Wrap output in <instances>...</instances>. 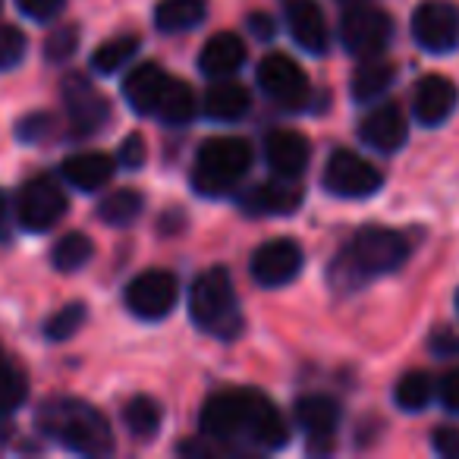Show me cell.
<instances>
[{
  "label": "cell",
  "instance_id": "13",
  "mask_svg": "<svg viewBox=\"0 0 459 459\" xmlns=\"http://www.w3.org/2000/svg\"><path fill=\"white\" fill-rule=\"evenodd\" d=\"M64 98L66 110H70V123L79 135H91L98 126H104V120L110 117V104L101 91H95V85L82 76H70L64 82Z\"/></svg>",
  "mask_w": 459,
  "mask_h": 459
},
{
  "label": "cell",
  "instance_id": "5",
  "mask_svg": "<svg viewBox=\"0 0 459 459\" xmlns=\"http://www.w3.org/2000/svg\"><path fill=\"white\" fill-rule=\"evenodd\" d=\"M409 258V243L400 230L362 227L352 237L343 262L359 274H390Z\"/></svg>",
  "mask_w": 459,
  "mask_h": 459
},
{
  "label": "cell",
  "instance_id": "17",
  "mask_svg": "<svg viewBox=\"0 0 459 459\" xmlns=\"http://www.w3.org/2000/svg\"><path fill=\"white\" fill-rule=\"evenodd\" d=\"M283 7H287V26L293 41L306 54L321 57L327 51V22L318 4L315 0H287Z\"/></svg>",
  "mask_w": 459,
  "mask_h": 459
},
{
  "label": "cell",
  "instance_id": "1",
  "mask_svg": "<svg viewBox=\"0 0 459 459\" xmlns=\"http://www.w3.org/2000/svg\"><path fill=\"white\" fill-rule=\"evenodd\" d=\"M198 425L214 440L249 437L252 444L264 446V450H281L290 440V428L281 409L264 394L249 387H230L211 394L202 406Z\"/></svg>",
  "mask_w": 459,
  "mask_h": 459
},
{
  "label": "cell",
  "instance_id": "9",
  "mask_svg": "<svg viewBox=\"0 0 459 459\" xmlns=\"http://www.w3.org/2000/svg\"><path fill=\"white\" fill-rule=\"evenodd\" d=\"M381 170L346 148L333 152L325 167V189L340 198H368L381 189Z\"/></svg>",
  "mask_w": 459,
  "mask_h": 459
},
{
  "label": "cell",
  "instance_id": "2",
  "mask_svg": "<svg viewBox=\"0 0 459 459\" xmlns=\"http://www.w3.org/2000/svg\"><path fill=\"white\" fill-rule=\"evenodd\" d=\"M39 425L45 434L57 437L66 450L82 453V456H104L114 450V434L110 425L95 406L79 400H54L41 409Z\"/></svg>",
  "mask_w": 459,
  "mask_h": 459
},
{
  "label": "cell",
  "instance_id": "11",
  "mask_svg": "<svg viewBox=\"0 0 459 459\" xmlns=\"http://www.w3.org/2000/svg\"><path fill=\"white\" fill-rule=\"evenodd\" d=\"M126 306L135 318H164L177 306V277L170 271H145L126 287Z\"/></svg>",
  "mask_w": 459,
  "mask_h": 459
},
{
  "label": "cell",
  "instance_id": "26",
  "mask_svg": "<svg viewBox=\"0 0 459 459\" xmlns=\"http://www.w3.org/2000/svg\"><path fill=\"white\" fill-rule=\"evenodd\" d=\"M123 425L135 440H152L160 431V406L152 396H133L123 406Z\"/></svg>",
  "mask_w": 459,
  "mask_h": 459
},
{
  "label": "cell",
  "instance_id": "29",
  "mask_svg": "<svg viewBox=\"0 0 459 459\" xmlns=\"http://www.w3.org/2000/svg\"><path fill=\"white\" fill-rule=\"evenodd\" d=\"M158 117L164 123H189L192 117H195V95H192V89L183 79H177V76L170 79L164 98H160Z\"/></svg>",
  "mask_w": 459,
  "mask_h": 459
},
{
  "label": "cell",
  "instance_id": "39",
  "mask_svg": "<svg viewBox=\"0 0 459 459\" xmlns=\"http://www.w3.org/2000/svg\"><path fill=\"white\" fill-rule=\"evenodd\" d=\"M120 164H126V167H142L145 164V139L142 135H129L126 142L120 145Z\"/></svg>",
  "mask_w": 459,
  "mask_h": 459
},
{
  "label": "cell",
  "instance_id": "16",
  "mask_svg": "<svg viewBox=\"0 0 459 459\" xmlns=\"http://www.w3.org/2000/svg\"><path fill=\"white\" fill-rule=\"evenodd\" d=\"M308 148L306 135L296 133V129H271L268 139H264V160L277 177H302V170L308 167Z\"/></svg>",
  "mask_w": 459,
  "mask_h": 459
},
{
  "label": "cell",
  "instance_id": "7",
  "mask_svg": "<svg viewBox=\"0 0 459 459\" xmlns=\"http://www.w3.org/2000/svg\"><path fill=\"white\" fill-rule=\"evenodd\" d=\"M394 20L381 7H350L340 22V39L352 57H377L390 45Z\"/></svg>",
  "mask_w": 459,
  "mask_h": 459
},
{
  "label": "cell",
  "instance_id": "15",
  "mask_svg": "<svg viewBox=\"0 0 459 459\" xmlns=\"http://www.w3.org/2000/svg\"><path fill=\"white\" fill-rule=\"evenodd\" d=\"M359 135H362L365 145H371L375 152H381V154L400 152V148L406 145V135H409L406 114H403L396 104H381V108H375L362 120Z\"/></svg>",
  "mask_w": 459,
  "mask_h": 459
},
{
  "label": "cell",
  "instance_id": "14",
  "mask_svg": "<svg viewBox=\"0 0 459 459\" xmlns=\"http://www.w3.org/2000/svg\"><path fill=\"white\" fill-rule=\"evenodd\" d=\"M299 204H302V186L293 183L290 177L258 183L249 192H243V198H239V208L246 214H258V217L293 214Z\"/></svg>",
  "mask_w": 459,
  "mask_h": 459
},
{
  "label": "cell",
  "instance_id": "3",
  "mask_svg": "<svg viewBox=\"0 0 459 459\" xmlns=\"http://www.w3.org/2000/svg\"><path fill=\"white\" fill-rule=\"evenodd\" d=\"M189 315L211 337H239L243 331V312H239L237 287L227 268H208L195 277L189 293Z\"/></svg>",
  "mask_w": 459,
  "mask_h": 459
},
{
  "label": "cell",
  "instance_id": "42",
  "mask_svg": "<svg viewBox=\"0 0 459 459\" xmlns=\"http://www.w3.org/2000/svg\"><path fill=\"white\" fill-rule=\"evenodd\" d=\"M10 237V204H7V195L0 189V239Z\"/></svg>",
  "mask_w": 459,
  "mask_h": 459
},
{
  "label": "cell",
  "instance_id": "19",
  "mask_svg": "<svg viewBox=\"0 0 459 459\" xmlns=\"http://www.w3.org/2000/svg\"><path fill=\"white\" fill-rule=\"evenodd\" d=\"M170 73L160 70L158 64H142L123 82V95H126L129 108H135L142 117H158L160 98H164L167 85H170Z\"/></svg>",
  "mask_w": 459,
  "mask_h": 459
},
{
  "label": "cell",
  "instance_id": "24",
  "mask_svg": "<svg viewBox=\"0 0 459 459\" xmlns=\"http://www.w3.org/2000/svg\"><path fill=\"white\" fill-rule=\"evenodd\" d=\"M296 421L306 428V434L312 440H331V434L337 431L340 409H337V403L325 394L302 396V400L296 403Z\"/></svg>",
  "mask_w": 459,
  "mask_h": 459
},
{
  "label": "cell",
  "instance_id": "8",
  "mask_svg": "<svg viewBox=\"0 0 459 459\" xmlns=\"http://www.w3.org/2000/svg\"><path fill=\"white\" fill-rule=\"evenodd\" d=\"M412 39L431 54L459 48V7L453 0H425L412 13Z\"/></svg>",
  "mask_w": 459,
  "mask_h": 459
},
{
  "label": "cell",
  "instance_id": "43",
  "mask_svg": "<svg viewBox=\"0 0 459 459\" xmlns=\"http://www.w3.org/2000/svg\"><path fill=\"white\" fill-rule=\"evenodd\" d=\"M249 26L258 29V35H262V39H271V35H274V26H271V22L264 20V16H252Z\"/></svg>",
  "mask_w": 459,
  "mask_h": 459
},
{
  "label": "cell",
  "instance_id": "27",
  "mask_svg": "<svg viewBox=\"0 0 459 459\" xmlns=\"http://www.w3.org/2000/svg\"><path fill=\"white\" fill-rule=\"evenodd\" d=\"M431 396H434V381L428 371H406L394 387V400L403 412H421L431 403Z\"/></svg>",
  "mask_w": 459,
  "mask_h": 459
},
{
  "label": "cell",
  "instance_id": "23",
  "mask_svg": "<svg viewBox=\"0 0 459 459\" xmlns=\"http://www.w3.org/2000/svg\"><path fill=\"white\" fill-rule=\"evenodd\" d=\"M396 79V66L387 57H362V64L352 73V101L359 104H371L384 95V91L394 85Z\"/></svg>",
  "mask_w": 459,
  "mask_h": 459
},
{
  "label": "cell",
  "instance_id": "22",
  "mask_svg": "<svg viewBox=\"0 0 459 459\" xmlns=\"http://www.w3.org/2000/svg\"><path fill=\"white\" fill-rule=\"evenodd\" d=\"M249 110V91L230 76H221L204 91V114L217 123H233Z\"/></svg>",
  "mask_w": 459,
  "mask_h": 459
},
{
  "label": "cell",
  "instance_id": "40",
  "mask_svg": "<svg viewBox=\"0 0 459 459\" xmlns=\"http://www.w3.org/2000/svg\"><path fill=\"white\" fill-rule=\"evenodd\" d=\"M48 126H51V120L45 114L29 117V120L20 123V135L22 139H41V133H48Z\"/></svg>",
  "mask_w": 459,
  "mask_h": 459
},
{
  "label": "cell",
  "instance_id": "35",
  "mask_svg": "<svg viewBox=\"0 0 459 459\" xmlns=\"http://www.w3.org/2000/svg\"><path fill=\"white\" fill-rule=\"evenodd\" d=\"M26 54V39L16 26H0V70L16 66Z\"/></svg>",
  "mask_w": 459,
  "mask_h": 459
},
{
  "label": "cell",
  "instance_id": "28",
  "mask_svg": "<svg viewBox=\"0 0 459 459\" xmlns=\"http://www.w3.org/2000/svg\"><path fill=\"white\" fill-rule=\"evenodd\" d=\"M91 255H95V246H91V239L85 237V233H66V237H60L57 246H54L51 262L57 271L73 274V271L85 268V264L91 262Z\"/></svg>",
  "mask_w": 459,
  "mask_h": 459
},
{
  "label": "cell",
  "instance_id": "31",
  "mask_svg": "<svg viewBox=\"0 0 459 459\" xmlns=\"http://www.w3.org/2000/svg\"><path fill=\"white\" fill-rule=\"evenodd\" d=\"M135 51H139V39H135V35H117V39L104 41V45L98 48L95 57H91V66H95L98 73H117L123 64L133 60Z\"/></svg>",
  "mask_w": 459,
  "mask_h": 459
},
{
  "label": "cell",
  "instance_id": "10",
  "mask_svg": "<svg viewBox=\"0 0 459 459\" xmlns=\"http://www.w3.org/2000/svg\"><path fill=\"white\" fill-rule=\"evenodd\" d=\"M66 214V195L51 177H35L20 189L16 217L29 233H48Z\"/></svg>",
  "mask_w": 459,
  "mask_h": 459
},
{
  "label": "cell",
  "instance_id": "44",
  "mask_svg": "<svg viewBox=\"0 0 459 459\" xmlns=\"http://www.w3.org/2000/svg\"><path fill=\"white\" fill-rule=\"evenodd\" d=\"M346 4H356V0H346Z\"/></svg>",
  "mask_w": 459,
  "mask_h": 459
},
{
  "label": "cell",
  "instance_id": "30",
  "mask_svg": "<svg viewBox=\"0 0 459 459\" xmlns=\"http://www.w3.org/2000/svg\"><path fill=\"white\" fill-rule=\"evenodd\" d=\"M142 208H145V202H142L139 192L135 189H117L104 198L101 208H98V214H101V221H108L110 227H129V223L142 214Z\"/></svg>",
  "mask_w": 459,
  "mask_h": 459
},
{
  "label": "cell",
  "instance_id": "18",
  "mask_svg": "<svg viewBox=\"0 0 459 459\" xmlns=\"http://www.w3.org/2000/svg\"><path fill=\"white\" fill-rule=\"evenodd\" d=\"M459 91L456 85L446 76H425L415 89L412 108L419 117L421 126H440V123L450 120V114L456 110Z\"/></svg>",
  "mask_w": 459,
  "mask_h": 459
},
{
  "label": "cell",
  "instance_id": "12",
  "mask_svg": "<svg viewBox=\"0 0 459 459\" xmlns=\"http://www.w3.org/2000/svg\"><path fill=\"white\" fill-rule=\"evenodd\" d=\"M249 271L255 277V283H262V287L268 290L283 287L293 277H299L302 271L299 243H293V239H271V243L258 246L255 255H252Z\"/></svg>",
  "mask_w": 459,
  "mask_h": 459
},
{
  "label": "cell",
  "instance_id": "41",
  "mask_svg": "<svg viewBox=\"0 0 459 459\" xmlns=\"http://www.w3.org/2000/svg\"><path fill=\"white\" fill-rule=\"evenodd\" d=\"M434 352L437 356H456L459 352V337L450 331H440L437 337H434Z\"/></svg>",
  "mask_w": 459,
  "mask_h": 459
},
{
  "label": "cell",
  "instance_id": "45",
  "mask_svg": "<svg viewBox=\"0 0 459 459\" xmlns=\"http://www.w3.org/2000/svg\"><path fill=\"white\" fill-rule=\"evenodd\" d=\"M456 306H459V296H456Z\"/></svg>",
  "mask_w": 459,
  "mask_h": 459
},
{
  "label": "cell",
  "instance_id": "4",
  "mask_svg": "<svg viewBox=\"0 0 459 459\" xmlns=\"http://www.w3.org/2000/svg\"><path fill=\"white\" fill-rule=\"evenodd\" d=\"M252 167V145L237 135H214L195 154L192 183L202 195H227Z\"/></svg>",
  "mask_w": 459,
  "mask_h": 459
},
{
  "label": "cell",
  "instance_id": "32",
  "mask_svg": "<svg viewBox=\"0 0 459 459\" xmlns=\"http://www.w3.org/2000/svg\"><path fill=\"white\" fill-rule=\"evenodd\" d=\"M26 400V375L13 362L0 359V415H10Z\"/></svg>",
  "mask_w": 459,
  "mask_h": 459
},
{
  "label": "cell",
  "instance_id": "33",
  "mask_svg": "<svg viewBox=\"0 0 459 459\" xmlns=\"http://www.w3.org/2000/svg\"><path fill=\"white\" fill-rule=\"evenodd\" d=\"M85 325V306L82 302H73V306L60 308L51 321L45 325V333L51 340H70L73 333H79V327Z\"/></svg>",
  "mask_w": 459,
  "mask_h": 459
},
{
  "label": "cell",
  "instance_id": "34",
  "mask_svg": "<svg viewBox=\"0 0 459 459\" xmlns=\"http://www.w3.org/2000/svg\"><path fill=\"white\" fill-rule=\"evenodd\" d=\"M76 48H79V29L76 26H64V29H57L54 35H48L45 57L54 60V64H60V60H70L73 54H76Z\"/></svg>",
  "mask_w": 459,
  "mask_h": 459
},
{
  "label": "cell",
  "instance_id": "36",
  "mask_svg": "<svg viewBox=\"0 0 459 459\" xmlns=\"http://www.w3.org/2000/svg\"><path fill=\"white\" fill-rule=\"evenodd\" d=\"M20 4V10L29 16V20H54V16L60 13V7H64V0H16Z\"/></svg>",
  "mask_w": 459,
  "mask_h": 459
},
{
  "label": "cell",
  "instance_id": "37",
  "mask_svg": "<svg viewBox=\"0 0 459 459\" xmlns=\"http://www.w3.org/2000/svg\"><path fill=\"white\" fill-rule=\"evenodd\" d=\"M434 453L444 459H459V431L456 428H437L434 431Z\"/></svg>",
  "mask_w": 459,
  "mask_h": 459
},
{
  "label": "cell",
  "instance_id": "20",
  "mask_svg": "<svg viewBox=\"0 0 459 459\" xmlns=\"http://www.w3.org/2000/svg\"><path fill=\"white\" fill-rule=\"evenodd\" d=\"M246 64V41L233 32H217L204 41L202 54H198V70L211 79L233 76L239 66Z\"/></svg>",
  "mask_w": 459,
  "mask_h": 459
},
{
  "label": "cell",
  "instance_id": "6",
  "mask_svg": "<svg viewBox=\"0 0 459 459\" xmlns=\"http://www.w3.org/2000/svg\"><path fill=\"white\" fill-rule=\"evenodd\" d=\"M258 85L283 110L308 108V98H312L308 76L287 54H268V57H262V64H258Z\"/></svg>",
  "mask_w": 459,
  "mask_h": 459
},
{
  "label": "cell",
  "instance_id": "25",
  "mask_svg": "<svg viewBox=\"0 0 459 459\" xmlns=\"http://www.w3.org/2000/svg\"><path fill=\"white\" fill-rule=\"evenodd\" d=\"M208 16V0H160L154 7V26L160 32H189Z\"/></svg>",
  "mask_w": 459,
  "mask_h": 459
},
{
  "label": "cell",
  "instance_id": "21",
  "mask_svg": "<svg viewBox=\"0 0 459 459\" xmlns=\"http://www.w3.org/2000/svg\"><path fill=\"white\" fill-rule=\"evenodd\" d=\"M114 170H117V160L101 152L73 154V158H66L64 167H60L66 183H73L82 192H95V189H101V186H108Z\"/></svg>",
  "mask_w": 459,
  "mask_h": 459
},
{
  "label": "cell",
  "instance_id": "38",
  "mask_svg": "<svg viewBox=\"0 0 459 459\" xmlns=\"http://www.w3.org/2000/svg\"><path fill=\"white\" fill-rule=\"evenodd\" d=\"M437 396L450 412H459V365L444 375V381H440V387H437Z\"/></svg>",
  "mask_w": 459,
  "mask_h": 459
}]
</instances>
